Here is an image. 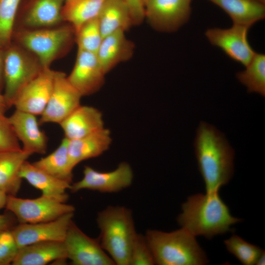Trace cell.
I'll use <instances>...</instances> for the list:
<instances>
[{
	"label": "cell",
	"instance_id": "obj_41",
	"mask_svg": "<svg viewBox=\"0 0 265 265\" xmlns=\"http://www.w3.org/2000/svg\"><path fill=\"white\" fill-rule=\"evenodd\" d=\"M149 0H142V2L144 5V7H145V4L147 3V2L149 1Z\"/></svg>",
	"mask_w": 265,
	"mask_h": 265
},
{
	"label": "cell",
	"instance_id": "obj_15",
	"mask_svg": "<svg viewBox=\"0 0 265 265\" xmlns=\"http://www.w3.org/2000/svg\"><path fill=\"white\" fill-rule=\"evenodd\" d=\"M95 53L78 49L75 65L67 79L82 96L98 92L105 75Z\"/></svg>",
	"mask_w": 265,
	"mask_h": 265
},
{
	"label": "cell",
	"instance_id": "obj_12",
	"mask_svg": "<svg viewBox=\"0 0 265 265\" xmlns=\"http://www.w3.org/2000/svg\"><path fill=\"white\" fill-rule=\"evenodd\" d=\"M250 27L233 24L228 28L208 29L205 36L213 46L221 49L229 57L246 66L256 52L248 40Z\"/></svg>",
	"mask_w": 265,
	"mask_h": 265
},
{
	"label": "cell",
	"instance_id": "obj_2",
	"mask_svg": "<svg viewBox=\"0 0 265 265\" xmlns=\"http://www.w3.org/2000/svg\"><path fill=\"white\" fill-rule=\"evenodd\" d=\"M177 217L179 225L195 237L212 239L232 232V226L242 221L232 215L218 191L198 193L188 197Z\"/></svg>",
	"mask_w": 265,
	"mask_h": 265
},
{
	"label": "cell",
	"instance_id": "obj_26",
	"mask_svg": "<svg viewBox=\"0 0 265 265\" xmlns=\"http://www.w3.org/2000/svg\"><path fill=\"white\" fill-rule=\"evenodd\" d=\"M68 142L64 137L54 151L36 161L33 165L55 178L72 183L74 167L69 156Z\"/></svg>",
	"mask_w": 265,
	"mask_h": 265
},
{
	"label": "cell",
	"instance_id": "obj_3",
	"mask_svg": "<svg viewBox=\"0 0 265 265\" xmlns=\"http://www.w3.org/2000/svg\"><path fill=\"white\" fill-rule=\"evenodd\" d=\"M100 243L115 265H130L132 248L137 233L132 211L109 206L97 214Z\"/></svg>",
	"mask_w": 265,
	"mask_h": 265
},
{
	"label": "cell",
	"instance_id": "obj_25",
	"mask_svg": "<svg viewBox=\"0 0 265 265\" xmlns=\"http://www.w3.org/2000/svg\"><path fill=\"white\" fill-rule=\"evenodd\" d=\"M97 19L103 38L133 26L130 9L123 0H106Z\"/></svg>",
	"mask_w": 265,
	"mask_h": 265
},
{
	"label": "cell",
	"instance_id": "obj_14",
	"mask_svg": "<svg viewBox=\"0 0 265 265\" xmlns=\"http://www.w3.org/2000/svg\"><path fill=\"white\" fill-rule=\"evenodd\" d=\"M73 216L70 212L49 221L20 223L11 231L19 248L42 241H63Z\"/></svg>",
	"mask_w": 265,
	"mask_h": 265
},
{
	"label": "cell",
	"instance_id": "obj_40",
	"mask_svg": "<svg viewBox=\"0 0 265 265\" xmlns=\"http://www.w3.org/2000/svg\"><path fill=\"white\" fill-rule=\"evenodd\" d=\"M265 251H264L263 253L261 254V255L260 256V257L258 258L256 265H265Z\"/></svg>",
	"mask_w": 265,
	"mask_h": 265
},
{
	"label": "cell",
	"instance_id": "obj_17",
	"mask_svg": "<svg viewBox=\"0 0 265 265\" xmlns=\"http://www.w3.org/2000/svg\"><path fill=\"white\" fill-rule=\"evenodd\" d=\"M36 116L15 109L8 118L15 134L23 145L22 149L30 154H44L47 149L48 138L39 128Z\"/></svg>",
	"mask_w": 265,
	"mask_h": 265
},
{
	"label": "cell",
	"instance_id": "obj_39",
	"mask_svg": "<svg viewBox=\"0 0 265 265\" xmlns=\"http://www.w3.org/2000/svg\"><path fill=\"white\" fill-rule=\"evenodd\" d=\"M8 195L0 190V210L5 208Z\"/></svg>",
	"mask_w": 265,
	"mask_h": 265
},
{
	"label": "cell",
	"instance_id": "obj_9",
	"mask_svg": "<svg viewBox=\"0 0 265 265\" xmlns=\"http://www.w3.org/2000/svg\"><path fill=\"white\" fill-rule=\"evenodd\" d=\"M192 0H149L145 5V19L161 32H173L188 20Z\"/></svg>",
	"mask_w": 265,
	"mask_h": 265
},
{
	"label": "cell",
	"instance_id": "obj_24",
	"mask_svg": "<svg viewBox=\"0 0 265 265\" xmlns=\"http://www.w3.org/2000/svg\"><path fill=\"white\" fill-rule=\"evenodd\" d=\"M230 17L233 24L251 27L265 17V4L260 0H208Z\"/></svg>",
	"mask_w": 265,
	"mask_h": 265
},
{
	"label": "cell",
	"instance_id": "obj_36",
	"mask_svg": "<svg viewBox=\"0 0 265 265\" xmlns=\"http://www.w3.org/2000/svg\"><path fill=\"white\" fill-rule=\"evenodd\" d=\"M13 218L9 214H0V232L13 228Z\"/></svg>",
	"mask_w": 265,
	"mask_h": 265
},
{
	"label": "cell",
	"instance_id": "obj_34",
	"mask_svg": "<svg viewBox=\"0 0 265 265\" xmlns=\"http://www.w3.org/2000/svg\"><path fill=\"white\" fill-rule=\"evenodd\" d=\"M21 149L8 118L0 115V152Z\"/></svg>",
	"mask_w": 265,
	"mask_h": 265
},
{
	"label": "cell",
	"instance_id": "obj_37",
	"mask_svg": "<svg viewBox=\"0 0 265 265\" xmlns=\"http://www.w3.org/2000/svg\"><path fill=\"white\" fill-rule=\"evenodd\" d=\"M4 50L0 48V93L4 89Z\"/></svg>",
	"mask_w": 265,
	"mask_h": 265
},
{
	"label": "cell",
	"instance_id": "obj_20",
	"mask_svg": "<svg viewBox=\"0 0 265 265\" xmlns=\"http://www.w3.org/2000/svg\"><path fill=\"white\" fill-rule=\"evenodd\" d=\"M20 177L42 192V195L65 203L68 199L66 192L70 189V182L55 178L39 169L27 160L23 164Z\"/></svg>",
	"mask_w": 265,
	"mask_h": 265
},
{
	"label": "cell",
	"instance_id": "obj_16",
	"mask_svg": "<svg viewBox=\"0 0 265 265\" xmlns=\"http://www.w3.org/2000/svg\"><path fill=\"white\" fill-rule=\"evenodd\" d=\"M56 71L44 69L20 92L13 106L16 109L41 115L50 97Z\"/></svg>",
	"mask_w": 265,
	"mask_h": 265
},
{
	"label": "cell",
	"instance_id": "obj_31",
	"mask_svg": "<svg viewBox=\"0 0 265 265\" xmlns=\"http://www.w3.org/2000/svg\"><path fill=\"white\" fill-rule=\"evenodd\" d=\"M103 37L97 17L82 25L75 32L78 49L96 53Z\"/></svg>",
	"mask_w": 265,
	"mask_h": 265
},
{
	"label": "cell",
	"instance_id": "obj_22",
	"mask_svg": "<svg viewBox=\"0 0 265 265\" xmlns=\"http://www.w3.org/2000/svg\"><path fill=\"white\" fill-rule=\"evenodd\" d=\"M111 142L110 132L105 128L82 137L69 140L68 149L72 164L75 167L83 160L101 155L109 149Z\"/></svg>",
	"mask_w": 265,
	"mask_h": 265
},
{
	"label": "cell",
	"instance_id": "obj_30",
	"mask_svg": "<svg viewBox=\"0 0 265 265\" xmlns=\"http://www.w3.org/2000/svg\"><path fill=\"white\" fill-rule=\"evenodd\" d=\"M227 251L244 265H256L264 251L236 235H233L224 241Z\"/></svg>",
	"mask_w": 265,
	"mask_h": 265
},
{
	"label": "cell",
	"instance_id": "obj_42",
	"mask_svg": "<svg viewBox=\"0 0 265 265\" xmlns=\"http://www.w3.org/2000/svg\"><path fill=\"white\" fill-rule=\"evenodd\" d=\"M260 0L265 3V0Z\"/></svg>",
	"mask_w": 265,
	"mask_h": 265
},
{
	"label": "cell",
	"instance_id": "obj_23",
	"mask_svg": "<svg viewBox=\"0 0 265 265\" xmlns=\"http://www.w3.org/2000/svg\"><path fill=\"white\" fill-rule=\"evenodd\" d=\"M30 155L22 149L0 152V191L7 195H16L22 184L21 168Z\"/></svg>",
	"mask_w": 265,
	"mask_h": 265
},
{
	"label": "cell",
	"instance_id": "obj_6",
	"mask_svg": "<svg viewBox=\"0 0 265 265\" xmlns=\"http://www.w3.org/2000/svg\"><path fill=\"white\" fill-rule=\"evenodd\" d=\"M45 69L34 54L13 42L4 49L3 94L9 108L22 89Z\"/></svg>",
	"mask_w": 265,
	"mask_h": 265
},
{
	"label": "cell",
	"instance_id": "obj_27",
	"mask_svg": "<svg viewBox=\"0 0 265 265\" xmlns=\"http://www.w3.org/2000/svg\"><path fill=\"white\" fill-rule=\"evenodd\" d=\"M106 0H65L62 9L64 22L75 32L86 22L96 18Z\"/></svg>",
	"mask_w": 265,
	"mask_h": 265
},
{
	"label": "cell",
	"instance_id": "obj_8",
	"mask_svg": "<svg viewBox=\"0 0 265 265\" xmlns=\"http://www.w3.org/2000/svg\"><path fill=\"white\" fill-rule=\"evenodd\" d=\"M63 242L67 259L73 265H115L102 247L99 239L88 237L73 221L69 227Z\"/></svg>",
	"mask_w": 265,
	"mask_h": 265
},
{
	"label": "cell",
	"instance_id": "obj_11",
	"mask_svg": "<svg viewBox=\"0 0 265 265\" xmlns=\"http://www.w3.org/2000/svg\"><path fill=\"white\" fill-rule=\"evenodd\" d=\"M83 178L71 184L70 190L76 192L82 189H89L103 193H115L131 185L132 170L126 162L120 163L111 171L100 172L89 166H85Z\"/></svg>",
	"mask_w": 265,
	"mask_h": 265
},
{
	"label": "cell",
	"instance_id": "obj_19",
	"mask_svg": "<svg viewBox=\"0 0 265 265\" xmlns=\"http://www.w3.org/2000/svg\"><path fill=\"white\" fill-rule=\"evenodd\" d=\"M65 137L80 138L104 128L102 113L91 106H79L60 124Z\"/></svg>",
	"mask_w": 265,
	"mask_h": 265
},
{
	"label": "cell",
	"instance_id": "obj_21",
	"mask_svg": "<svg viewBox=\"0 0 265 265\" xmlns=\"http://www.w3.org/2000/svg\"><path fill=\"white\" fill-rule=\"evenodd\" d=\"M67 259L63 241H47L19 248L12 263L13 265H45L52 262Z\"/></svg>",
	"mask_w": 265,
	"mask_h": 265
},
{
	"label": "cell",
	"instance_id": "obj_13",
	"mask_svg": "<svg viewBox=\"0 0 265 265\" xmlns=\"http://www.w3.org/2000/svg\"><path fill=\"white\" fill-rule=\"evenodd\" d=\"M65 0H27L19 9L15 23L16 29L52 27L64 22L62 9Z\"/></svg>",
	"mask_w": 265,
	"mask_h": 265
},
{
	"label": "cell",
	"instance_id": "obj_33",
	"mask_svg": "<svg viewBox=\"0 0 265 265\" xmlns=\"http://www.w3.org/2000/svg\"><path fill=\"white\" fill-rule=\"evenodd\" d=\"M18 250L11 230L0 232V265L11 264Z\"/></svg>",
	"mask_w": 265,
	"mask_h": 265
},
{
	"label": "cell",
	"instance_id": "obj_5",
	"mask_svg": "<svg viewBox=\"0 0 265 265\" xmlns=\"http://www.w3.org/2000/svg\"><path fill=\"white\" fill-rule=\"evenodd\" d=\"M74 41L75 31L68 23L48 28L16 29L12 37V42L34 54L45 68L64 56Z\"/></svg>",
	"mask_w": 265,
	"mask_h": 265
},
{
	"label": "cell",
	"instance_id": "obj_38",
	"mask_svg": "<svg viewBox=\"0 0 265 265\" xmlns=\"http://www.w3.org/2000/svg\"><path fill=\"white\" fill-rule=\"evenodd\" d=\"M8 109L3 94L0 93V115L5 116V113Z\"/></svg>",
	"mask_w": 265,
	"mask_h": 265
},
{
	"label": "cell",
	"instance_id": "obj_29",
	"mask_svg": "<svg viewBox=\"0 0 265 265\" xmlns=\"http://www.w3.org/2000/svg\"><path fill=\"white\" fill-rule=\"evenodd\" d=\"M21 0H0V48L12 42V34Z\"/></svg>",
	"mask_w": 265,
	"mask_h": 265
},
{
	"label": "cell",
	"instance_id": "obj_10",
	"mask_svg": "<svg viewBox=\"0 0 265 265\" xmlns=\"http://www.w3.org/2000/svg\"><path fill=\"white\" fill-rule=\"evenodd\" d=\"M82 96L70 83L66 74L56 71L52 91L43 113L40 124H60L80 105Z\"/></svg>",
	"mask_w": 265,
	"mask_h": 265
},
{
	"label": "cell",
	"instance_id": "obj_4",
	"mask_svg": "<svg viewBox=\"0 0 265 265\" xmlns=\"http://www.w3.org/2000/svg\"><path fill=\"white\" fill-rule=\"evenodd\" d=\"M145 236L155 265H204L209 262L196 237L183 228L170 232L148 230Z\"/></svg>",
	"mask_w": 265,
	"mask_h": 265
},
{
	"label": "cell",
	"instance_id": "obj_35",
	"mask_svg": "<svg viewBox=\"0 0 265 265\" xmlns=\"http://www.w3.org/2000/svg\"><path fill=\"white\" fill-rule=\"evenodd\" d=\"M128 6L133 26L140 25L145 19V7L142 0H123Z\"/></svg>",
	"mask_w": 265,
	"mask_h": 265
},
{
	"label": "cell",
	"instance_id": "obj_32",
	"mask_svg": "<svg viewBox=\"0 0 265 265\" xmlns=\"http://www.w3.org/2000/svg\"><path fill=\"white\" fill-rule=\"evenodd\" d=\"M155 265L153 254L145 236L137 234L131 250L130 265Z\"/></svg>",
	"mask_w": 265,
	"mask_h": 265
},
{
	"label": "cell",
	"instance_id": "obj_7",
	"mask_svg": "<svg viewBox=\"0 0 265 265\" xmlns=\"http://www.w3.org/2000/svg\"><path fill=\"white\" fill-rule=\"evenodd\" d=\"M5 208L13 213L19 223H35L58 218L74 212L75 207L41 195L34 199L8 195Z\"/></svg>",
	"mask_w": 265,
	"mask_h": 265
},
{
	"label": "cell",
	"instance_id": "obj_28",
	"mask_svg": "<svg viewBox=\"0 0 265 265\" xmlns=\"http://www.w3.org/2000/svg\"><path fill=\"white\" fill-rule=\"evenodd\" d=\"M245 69L238 72V80L244 85L249 93L265 96V55L256 53Z\"/></svg>",
	"mask_w": 265,
	"mask_h": 265
},
{
	"label": "cell",
	"instance_id": "obj_1",
	"mask_svg": "<svg viewBox=\"0 0 265 265\" xmlns=\"http://www.w3.org/2000/svg\"><path fill=\"white\" fill-rule=\"evenodd\" d=\"M194 147L206 192L219 191L233 177L234 149L222 132L204 121L197 129Z\"/></svg>",
	"mask_w": 265,
	"mask_h": 265
},
{
	"label": "cell",
	"instance_id": "obj_18",
	"mask_svg": "<svg viewBox=\"0 0 265 265\" xmlns=\"http://www.w3.org/2000/svg\"><path fill=\"white\" fill-rule=\"evenodd\" d=\"M134 51V45L127 38L125 31H118L103 38L96 54L106 74L119 63L130 59Z\"/></svg>",
	"mask_w": 265,
	"mask_h": 265
}]
</instances>
